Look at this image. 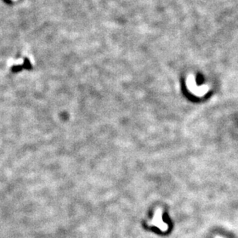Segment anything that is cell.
<instances>
[{
  "label": "cell",
  "instance_id": "6da1fadb",
  "mask_svg": "<svg viewBox=\"0 0 238 238\" xmlns=\"http://www.w3.org/2000/svg\"><path fill=\"white\" fill-rule=\"evenodd\" d=\"M150 225L156 226L162 231H166L168 229V225L163 221L162 219V210L158 209L155 213V216L149 223Z\"/></svg>",
  "mask_w": 238,
  "mask_h": 238
},
{
  "label": "cell",
  "instance_id": "7a4b0ae2",
  "mask_svg": "<svg viewBox=\"0 0 238 238\" xmlns=\"http://www.w3.org/2000/svg\"><path fill=\"white\" fill-rule=\"evenodd\" d=\"M216 238H223V237H217Z\"/></svg>",
  "mask_w": 238,
  "mask_h": 238
}]
</instances>
